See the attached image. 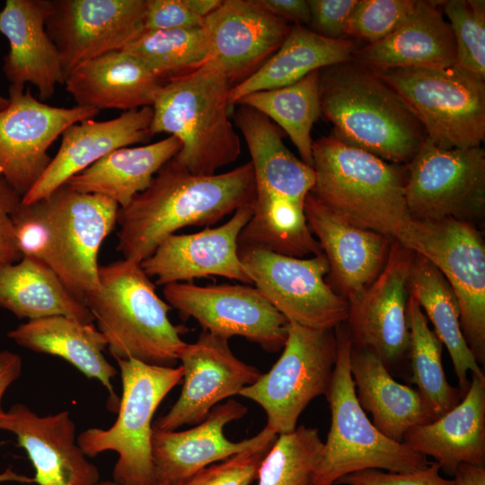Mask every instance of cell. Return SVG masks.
Instances as JSON below:
<instances>
[{
    "label": "cell",
    "mask_w": 485,
    "mask_h": 485,
    "mask_svg": "<svg viewBox=\"0 0 485 485\" xmlns=\"http://www.w3.org/2000/svg\"><path fill=\"white\" fill-rule=\"evenodd\" d=\"M251 162L229 172L195 175L172 159L150 185L117 214V250L141 263L168 236L186 226L209 227L237 209L253 206Z\"/></svg>",
    "instance_id": "cell-1"
},
{
    "label": "cell",
    "mask_w": 485,
    "mask_h": 485,
    "mask_svg": "<svg viewBox=\"0 0 485 485\" xmlns=\"http://www.w3.org/2000/svg\"><path fill=\"white\" fill-rule=\"evenodd\" d=\"M234 121L247 145L255 182L253 214L239 248L305 258L322 253L304 211L315 174L285 146L278 128L260 112L240 105Z\"/></svg>",
    "instance_id": "cell-2"
},
{
    "label": "cell",
    "mask_w": 485,
    "mask_h": 485,
    "mask_svg": "<svg viewBox=\"0 0 485 485\" xmlns=\"http://www.w3.org/2000/svg\"><path fill=\"white\" fill-rule=\"evenodd\" d=\"M119 206L66 184L38 201H21L13 216L21 257L48 267L68 291L86 305L100 290L98 255L117 225Z\"/></svg>",
    "instance_id": "cell-3"
},
{
    "label": "cell",
    "mask_w": 485,
    "mask_h": 485,
    "mask_svg": "<svg viewBox=\"0 0 485 485\" xmlns=\"http://www.w3.org/2000/svg\"><path fill=\"white\" fill-rule=\"evenodd\" d=\"M319 99L333 137L386 162L408 164L428 138L392 88L354 60L320 70Z\"/></svg>",
    "instance_id": "cell-4"
},
{
    "label": "cell",
    "mask_w": 485,
    "mask_h": 485,
    "mask_svg": "<svg viewBox=\"0 0 485 485\" xmlns=\"http://www.w3.org/2000/svg\"><path fill=\"white\" fill-rule=\"evenodd\" d=\"M317 199L352 224L408 247L414 219L405 200V170L335 137L313 140Z\"/></svg>",
    "instance_id": "cell-5"
},
{
    "label": "cell",
    "mask_w": 485,
    "mask_h": 485,
    "mask_svg": "<svg viewBox=\"0 0 485 485\" xmlns=\"http://www.w3.org/2000/svg\"><path fill=\"white\" fill-rule=\"evenodd\" d=\"M232 84L212 59L165 81L152 105L150 133H167L181 143L172 158L195 175L216 174L241 154L240 137L230 120Z\"/></svg>",
    "instance_id": "cell-6"
},
{
    "label": "cell",
    "mask_w": 485,
    "mask_h": 485,
    "mask_svg": "<svg viewBox=\"0 0 485 485\" xmlns=\"http://www.w3.org/2000/svg\"><path fill=\"white\" fill-rule=\"evenodd\" d=\"M100 290L86 303L118 359L174 366L185 348V327L169 319L170 304L140 263L119 260L99 268Z\"/></svg>",
    "instance_id": "cell-7"
},
{
    "label": "cell",
    "mask_w": 485,
    "mask_h": 485,
    "mask_svg": "<svg viewBox=\"0 0 485 485\" xmlns=\"http://www.w3.org/2000/svg\"><path fill=\"white\" fill-rule=\"evenodd\" d=\"M337 359L326 398L331 427L313 485H335L364 470L406 473L429 465L427 457L381 433L361 408L349 369L352 340L344 323L335 328Z\"/></svg>",
    "instance_id": "cell-8"
},
{
    "label": "cell",
    "mask_w": 485,
    "mask_h": 485,
    "mask_svg": "<svg viewBox=\"0 0 485 485\" xmlns=\"http://www.w3.org/2000/svg\"><path fill=\"white\" fill-rule=\"evenodd\" d=\"M116 361L122 383L117 419L110 428L82 431L76 442L86 456L117 453L112 478L119 485H157L152 457V419L165 396L182 382L183 369L181 366H154L136 359Z\"/></svg>",
    "instance_id": "cell-9"
},
{
    "label": "cell",
    "mask_w": 485,
    "mask_h": 485,
    "mask_svg": "<svg viewBox=\"0 0 485 485\" xmlns=\"http://www.w3.org/2000/svg\"><path fill=\"white\" fill-rule=\"evenodd\" d=\"M373 72L399 95L434 145L446 149L481 146L485 80L456 65Z\"/></svg>",
    "instance_id": "cell-10"
},
{
    "label": "cell",
    "mask_w": 485,
    "mask_h": 485,
    "mask_svg": "<svg viewBox=\"0 0 485 485\" xmlns=\"http://www.w3.org/2000/svg\"><path fill=\"white\" fill-rule=\"evenodd\" d=\"M334 330L289 322L278 361L240 392V396L263 409L267 426L277 435L295 430L307 405L314 398L326 395L337 359Z\"/></svg>",
    "instance_id": "cell-11"
},
{
    "label": "cell",
    "mask_w": 485,
    "mask_h": 485,
    "mask_svg": "<svg viewBox=\"0 0 485 485\" xmlns=\"http://www.w3.org/2000/svg\"><path fill=\"white\" fill-rule=\"evenodd\" d=\"M406 165L405 200L412 219L475 225L485 213V152L446 149L428 138Z\"/></svg>",
    "instance_id": "cell-12"
},
{
    "label": "cell",
    "mask_w": 485,
    "mask_h": 485,
    "mask_svg": "<svg viewBox=\"0 0 485 485\" xmlns=\"http://www.w3.org/2000/svg\"><path fill=\"white\" fill-rule=\"evenodd\" d=\"M239 257L252 285L288 322L320 330L347 322L349 304L327 283L323 253L298 258L239 248Z\"/></svg>",
    "instance_id": "cell-13"
},
{
    "label": "cell",
    "mask_w": 485,
    "mask_h": 485,
    "mask_svg": "<svg viewBox=\"0 0 485 485\" xmlns=\"http://www.w3.org/2000/svg\"><path fill=\"white\" fill-rule=\"evenodd\" d=\"M408 249L443 274L460 308L461 327L478 364H485V243L475 225L414 220Z\"/></svg>",
    "instance_id": "cell-14"
},
{
    "label": "cell",
    "mask_w": 485,
    "mask_h": 485,
    "mask_svg": "<svg viewBox=\"0 0 485 485\" xmlns=\"http://www.w3.org/2000/svg\"><path fill=\"white\" fill-rule=\"evenodd\" d=\"M163 293L172 308L195 319L202 331L227 340L242 337L267 352L284 347L289 322L255 287L179 282L163 286Z\"/></svg>",
    "instance_id": "cell-15"
},
{
    "label": "cell",
    "mask_w": 485,
    "mask_h": 485,
    "mask_svg": "<svg viewBox=\"0 0 485 485\" xmlns=\"http://www.w3.org/2000/svg\"><path fill=\"white\" fill-rule=\"evenodd\" d=\"M7 99L0 111V178L22 197L49 164L48 150L54 141L71 125L93 119L100 111L51 106L29 89L13 85Z\"/></svg>",
    "instance_id": "cell-16"
},
{
    "label": "cell",
    "mask_w": 485,
    "mask_h": 485,
    "mask_svg": "<svg viewBox=\"0 0 485 485\" xmlns=\"http://www.w3.org/2000/svg\"><path fill=\"white\" fill-rule=\"evenodd\" d=\"M146 0H51L46 31L65 79L84 63L123 50L144 32Z\"/></svg>",
    "instance_id": "cell-17"
},
{
    "label": "cell",
    "mask_w": 485,
    "mask_h": 485,
    "mask_svg": "<svg viewBox=\"0 0 485 485\" xmlns=\"http://www.w3.org/2000/svg\"><path fill=\"white\" fill-rule=\"evenodd\" d=\"M228 340L202 331L195 342L186 344L179 359L183 369L181 392L154 427L176 430L184 425H197L220 401L239 395L259 379L261 372L240 360Z\"/></svg>",
    "instance_id": "cell-18"
},
{
    "label": "cell",
    "mask_w": 485,
    "mask_h": 485,
    "mask_svg": "<svg viewBox=\"0 0 485 485\" xmlns=\"http://www.w3.org/2000/svg\"><path fill=\"white\" fill-rule=\"evenodd\" d=\"M415 252L392 241L388 259L375 281L349 305L352 345L376 354L392 374L409 349L408 279Z\"/></svg>",
    "instance_id": "cell-19"
},
{
    "label": "cell",
    "mask_w": 485,
    "mask_h": 485,
    "mask_svg": "<svg viewBox=\"0 0 485 485\" xmlns=\"http://www.w3.org/2000/svg\"><path fill=\"white\" fill-rule=\"evenodd\" d=\"M304 211L329 264L327 283L349 305L356 303L382 271L393 239L352 224L311 193Z\"/></svg>",
    "instance_id": "cell-20"
},
{
    "label": "cell",
    "mask_w": 485,
    "mask_h": 485,
    "mask_svg": "<svg viewBox=\"0 0 485 485\" xmlns=\"http://www.w3.org/2000/svg\"><path fill=\"white\" fill-rule=\"evenodd\" d=\"M253 206L237 209L223 225L187 234H172L140 265L155 285L219 276L252 285L239 257L238 240Z\"/></svg>",
    "instance_id": "cell-21"
},
{
    "label": "cell",
    "mask_w": 485,
    "mask_h": 485,
    "mask_svg": "<svg viewBox=\"0 0 485 485\" xmlns=\"http://www.w3.org/2000/svg\"><path fill=\"white\" fill-rule=\"evenodd\" d=\"M203 27L210 59L232 86L255 73L278 49L291 29L255 0H223L205 18Z\"/></svg>",
    "instance_id": "cell-22"
},
{
    "label": "cell",
    "mask_w": 485,
    "mask_h": 485,
    "mask_svg": "<svg viewBox=\"0 0 485 485\" xmlns=\"http://www.w3.org/2000/svg\"><path fill=\"white\" fill-rule=\"evenodd\" d=\"M0 429L13 433L31 460L38 485H94L100 472L86 459L75 438L67 410L40 416L22 403L13 404L0 419Z\"/></svg>",
    "instance_id": "cell-23"
},
{
    "label": "cell",
    "mask_w": 485,
    "mask_h": 485,
    "mask_svg": "<svg viewBox=\"0 0 485 485\" xmlns=\"http://www.w3.org/2000/svg\"><path fill=\"white\" fill-rule=\"evenodd\" d=\"M247 407L228 400L215 406L194 428L161 430L153 426L152 457L157 483H172L251 448L277 434L267 425L256 436L239 442L224 435L225 427L246 415Z\"/></svg>",
    "instance_id": "cell-24"
},
{
    "label": "cell",
    "mask_w": 485,
    "mask_h": 485,
    "mask_svg": "<svg viewBox=\"0 0 485 485\" xmlns=\"http://www.w3.org/2000/svg\"><path fill=\"white\" fill-rule=\"evenodd\" d=\"M152 118V107H145L109 120L88 119L71 125L62 133L56 155L22 202L46 198L112 151L151 138Z\"/></svg>",
    "instance_id": "cell-25"
},
{
    "label": "cell",
    "mask_w": 485,
    "mask_h": 485,
    "mask_svg": "<svg viewBox=\"0 0 485 485\" xmlns=\"http://www.w3.org/2000/svg\"><path fill=\"white\" fill-rule=\"evenodd\" d=\"M51 0H7L0 11V34L8 41L3 71L15 87L31 84L42 101L65 84L57 49L46 31Z\"/></svg>",
    "instance_id": "cell-26"
},
{
    "label": "cell",
    "mask_w": 485,
    "mask_h": 485,
    "mask_svg": "<svg viewBox=\"0 0 485 485\" xmlns=\"http://www.w3.org/2000/svg\"><path fill=\"white\" fill-rule=\"evenodd\" d=\"M444 1L417 0L413 12L384 39L357 48L353 60L372 71L445 68L456 64L455 41Z\"/></svg>",
    "instance_id": "cell-27"
},
{
    "label": "cell",
    "mask_w": 485,
    "mask_h": 485,
    "mask_svg": "<svg viewBox=\"0 0 485 485\" xmlns=\"http://www.w3.org/2000/svg\"><path fill=\"white\" fill-rule=\"evenodd\" d=\"M402 443L432 457L450 475L461 463L484 465L485 375L472 374L460 402L434 421L409 429Z\"/></svg>",
    "instance_id": "cell-28"
},
{
    "label": "cell",
    "mask_w": 485,
    "mask_h": 485,
    "mask_svg": "<svg viewBox=\"0 0 485 485\" xmlns=\"http://www.w3.org/2000/svg\"><path fill=\"white\" fill-rule=\"evenodd\" d=\"M349 369L361 408L388 438L402 443L409 429L439 417L417 389L397 382L368 348L352 345Z\"/></svg>",
    "instance_id": "cell-29"
},
{
    "label": "cell",
    "mask_w": 485,
    "mask_h": 485,
    "mask_svg": "<svg viewBox=\"0 0 485 485\" xmlns=\"http://www.w3.org/2000/svg\"><path fill=\"white\" fill-rule=\"evenodd\" d=\"M163 84L137 57L119 50L79 66L64 84L77 106L128 111L152 107Z\"/></svg>",
    "instance_id": "cell-30"
},
{
    "label": "cell",
    "mask_w": 485,
    "mask_h": 485,
    "mask_svg": "<svg viewBox=\"0 0 485 485\" xmlns=\"http://www.w3.org/2000/svg\"><path fill=\"white\" fill-rule=\"evenodd\" d=\"M8 337L31 351L59 357L87 378L100 381L109 392V410L118 412L120 398L111 384L118 371L105 357L107 340L93 323L49 316L27 321L10 331Z\"/></svg>",
    "instance_id": "cell-31"
},
{
    "label": "cell",
    "mask_w": 485,
    "mask_h": 485,
    "mask_svg": "<svg viewBox=\"0 0 485 485\" xmlns=\"http://www.w3.org/2000/svg\"><path fill=\"white\" fill-rule=\"evenodd\" d=\"M357 48L351 39H328L294 24L278 49L255 73L231 88L229 106L232 110L250 93L284 87L313 71L353 60Z\"/></svg>",
    "instance_id": "cell-32"
},
{
    "label": "cell",
    "mask_w": 485,
    "mask_h": 485,
    "mask_svg": "<svg viewBox=\"0 0 485 485\" xmlns=\"http://www.w3.org/2000/svg\"><path fill=\"white\" fill-rule=\"evenodd\" d=\"M180 149V141L172 136L146 146L121 147L66 184L79 192L105 197L123 207L147 189L154 175Z\"/></svg>",
    "instance_id": "cell-33"
},
{
    "label": "cell",
    "mask_w": 485,
    "mask_h": 485,
    "mask_svg": "<svg viewBox=\"0 0 485 485\" xmlns=\"http://www.w3.org/2000/svg\"><path fill=\"white\" fill-rule=\"evenodd\" d=\"M0 307L27 321L62 315L84 323L94 322L88 307L48 267L27 257L0 267Z\"/></svg>",
    "instance_id": "cell-34"
},
{
    "label": "cell",
    "mask_w": 485,
    "mask_h": 485,
    "mask_svg": "<svg viewBox=\"0 0 485 485\" xmlns=\"http://www.w3.org/2000/svg\"><path fill=\"white\" fill-rule=\"evenodd\" d=\"M408 293L419 304L434 332L450 355L459 389L465 393L468 373L484 374L463 336L455 295L440 270L426 257L415 253L408 279Z\"/></svg>",
    "instance_id": "cell-35"
},
{
    "label": "cell",
    "mask_w": 485,
    "mask_h": 485,
    "mask_svg": "<svg viewBox=\"0 0 485 485\" xmlns=\"http://www.w3.org/2000/svg\"><path fill=\"white\" fill-rule=\"evenodd\" d=\"M319 73L313 71L295 84L250 93L237 104L248 106L278 125L296 147L302 161L313 166L311 136L321 116Z\"/></svg>",
    "instance_id": "cell-36"
},
{
    "label": "cell",
    "mask_w": 485,
    "mask_h": 485,
    "mask_svg": "<svg viewBox=\"0 0 485 485\" xmlns=\"http://www.w3.org/2000/svg\"><path fill=\"white\" fill-rule=\"evenodd\" d=\"M409 328L410 382L440 417L454 408L464 393L447 381L442 364L443 344L428 326L418 301L409 295L407 301Z\"/></svg>",
    "instance_id": "cell-37"
},
{
    "label": "cell",
    "mask_w": 485,
    "mask_h": 485,
    "mask_svg": "<svg viewBox=\"0 0 485 485\" xmlns=\"http://www.w3.org/2000/svg\"><path fill=\"white\" fill-rule=\"evenodd\" d=\"M123 50L137 57L163 83L210 59L204 27L144 31Z\"/></svg>",
    "instance_id": "cell-38"
},
{
    "label": "cell",
    "mask_w": 485,
    "mask_h": 485,
    "mask_svg": "<svg viewBox=\"0 0 485 485\" xmlns=\"http://www.w3.org/2000/svg\"><path fill=\"white\" fill-rule=\"evenodd\" d=\"M323 445L315 428L278 435L259 466L258 485H313Z\"/></svg>",
    "instance_id": "cell-39"
},
{
    "label": "cell",
    "mask_w": 485,
    "mask_h": 485,
    "mask_svg": "<svg viewBox=\"0 0 485 485\" xmlns=\"http://www.w3.org/2000/svg\"><path fill=\"white\" fill-rule=\"evenodd\" d=\"M456 47V66L485 80V1H444Z\"/></svg>",
    "instance_id": "cell-40"
},
{
    "label": "cell",
    "mask_w": 485,
    "mask_h": 485,
    "mask_svg": "<svg viewBox=\"0 0 485 485\" xmlns=\"http://www.w3.org/2000/svg\"><path fill=\"white\" fill-rule=\"evenodd\" d=\"M416 4L417 0H357L346 24V37L375 43L395 31Z\"/></svg>",
    "instance_id": "cell-41"
},
{
    "label": "cell",
    "mask_w": 485,
    "mask_h": 485,
    "mask_svg": "<svg viewBox=\"0 0 485 485\" xmlns=\"http://www.w3.org/2000/svg\"><path fill=\"white\" fill-rule=\"evenodd\" d=\"M277 436L168 485H250L257 479L259 466Z\"/></svg>",
    "instance_id": "cell-42"
},
{
    "label": "cell",
    "mask_w": 485,
    "mask_h": 485,
    "mask_svg": "<svg viewBox=\"0 0 485 485\" xmlns=\"http://www.w3.org/2000/svg\"><path fill=\"white\" fill-rule=\"evenodd\" d=\"M440 471L435 462L424 469L406 473L364 470L342 477L335 485H454L453 480L444 478Z\"/></svg>",
    "instance_id": "cell-43"
},
{
    "label": "cell",
    "mask_w": 485,
    "mask_h": 485,
    "mask_svg": "<svg viewBox=\"0 0 485 485\" xmlns=\"http://www.w3.org/2000/svg\"><path fill=\"white\" fill-rule=\"evenodd\" d=\"M204 22L187 0H146L144 31L198 28L203 27Z\"/></svg>",
    "instance_id": "cell-44"
},
{
    "label": "cell",
    "mask_w": 485,
    "mask_h": 485,
    "mask_svg": "<svg viewBox=\"0 0 485 485\" xmlns=\"http://www.w3.org/2000/svg\"><path fill=\"white\" fill-rule=\"evenodd\" d=\"M310 8V27L328 39L346 37V24L357 0H307Z\"/></svg>",
    "instance_id": "cell-45"
},
{
    "label": "cell",
    "mask_w": 485,
    "mask_h": 485,
    "mask_svg": "<svg viewBox=\"0 0 485 485\" xmlns=\"http://www.w3.org/2000/svg\"><path fill=\"white\" fill-rule=\"evenodd\" d=\"M22 197L0 178V267L15 262L22 257L17 250L13 215Z\"/></svg>",
    "instance_id": "cell-46"
},
{
    "label": "cell",
    "mask_w": 485,
    "mask_h": 485,
    "mask_svg": "<svg viewBox=\"0 0 485 485\" xmlns=\"http://www.w3.org/2000/svg\"><path fill=\"white\" fill-rule=\"evenodd\" d=\"M270 14L296 25H309L310 8L306 0H255Z\"/></svg>",
    "instance_id": "cell-47"
},
{
    "label": "cell",
    "mask_w": 485,
    "mask_h": 485,
    "mask_svg": "<svg viewBox=\"0 0 485 485\" xmlns=\"http://www.w3.org/2000/svg\"><path fill=\"white\" fill-rule=\"evenodd\" d=\"M22 373V359L19 355L10 350L0 351V419L4 414L2 400L10 385L15 382Z\"/></svg>",
    "instance_id": "cell-48"
},
{
    "label": "cell",
    "mask_w": 485,
    "mask_h": 485,
    "mask_svg": "<svg viewBox=\"0 0 485 485\" xmlns=\"http://www.w3.org/2000/svg\"><path fill=\"white\" fill-rule=\"evenodd\" d=\"M454 485H485V466L461 463L454 472Z\"/></svg>",
    "instance_id": "cell-49"
},
{
    "label": "cell",
    "mask_w": 485,
    "mask_h": 485,
    "mask_svg": "<svg viewBox=\"0 0 485 485\" xmlns=\"http://www.w3.org/2000/svg\"><path fill=\"white\" fill-rule=\"evenodd\" d=\"M223 0H187L190 8L199 17L206 18L221 4Z\"/></svg>",
    "instance_id": "cell-50"
},
{
    "label": "cell",
    "mask_w": 485,
    "mask_h": 485,
    "mask_svg": "<svg viewBox=\"0 0 485 485\" xmlns=\"http://www.w3.org/2000/svg\"><path fill=\"white\" fill-rule=\"evenodd\" d=\"M94 485H119V484L112 480V481H99ZM157 485H168V483H159Z\"/></svg>",
    "instance_id": "cell-51"
},
{
    "label": "cell",
    "mask_w": 485,
    "mask_h": 485,
    "mask_svg": "<svg viewBox=\"0 0 485 485\" xmlns=\"http://www.w3.org/2000/svg\"><path fill=\"white\" fill-rule=\"evenodd\" d=\"M8 104V99L0 94V111Z\"/></svg>",
    "instance_id": "cell-52"
}]
</instances>
